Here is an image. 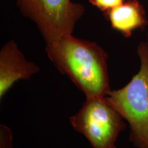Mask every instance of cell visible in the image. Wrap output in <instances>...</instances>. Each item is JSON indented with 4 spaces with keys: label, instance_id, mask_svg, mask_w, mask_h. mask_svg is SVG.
<instances>
[{
    "label": "cell",
    "instance_id": "cell-1",
    "mask_svg": "<svg viewBox=\"0 0 148 148\" xmlns=\"http://www.w3.org/2000/svg\"><path fill=\"white\" fill-rule=\"evenodd\" d=\"M45 50L56 69L86 98L104 97L110 92L108 56L97 42L70 34L46 43Z\"/></svg>",
    "mask_w": 148,
    "mask_h": 148
},
{
    "label": "cell",
    "instance_id": "cell-2",
    "mask_svg": "<svg viewBox=\"0 0 148 148\" xmlns=\"http://www.w3.org/2000/svg\"><path fill=\"white\" fill-rule=\"evenodd\" d=\"M140 68L130 81L119 89L111 90L106 100L130 127L129 140L135 147L148 148V46L137 47Z\"/></svg>",
    "mask_w": 148,
    "mask_h": 148
},
{
    "label": "cell",
    "instance_id": "cell-3",
    "mask_svg": "<svg viewBox=\"0 0 148 148\" xmlns=\"http://www.w3.org/2000/svg\"><path fill=\"white\" fill-rule=\"evenodd\" d=\"M69 121L73 129L84 135L92 148H116V140L127 125L106 97L86 98Z\"/></svg>",
    "mask_w": 148,
    "mask_h": 148
},
{
    "label": "cell",
    "instance_id": "cell-4",
    "mask_svg": "<svg viewBox=\"0 0 148 148\" xmlns=\"http://www.w3.org/2000/svg\"><path fill=\"white\" fill-rule=\"evenodd\" d=\"M23 15L34 22L45 43L73 34L85 12L82 3L72 0H17Z\"/></svg>",
    "mask_w": 148,
    "mask_h": 148
},
{
    "label": "cell",
    "instance_id": "cell-5",
    "mask_svg": "<svg viewBox=\"0 0 148 148\" xmlns=\"http://www.w3.org/2000/svg\"><path fill=\"white\" fill-rule=\"evenodd\" d=\"M39 71V66L27 60L14 40L5 42L0 51V99L18 80L29 79Z\"/></svg>",
    "mask_w": 148,
    "mask_h": 148
},
{
    "label": "cell",
    "instance_id": "cell-6",
    "mask_svg": "<svg viewBox=\"0 0 148 148\" xmlns=\"http://www.w3.org/2000/svg\"><path fill=\"white\" fill-rule=\"evenodd\" d=\"M111 27L128 38L148 24L145 11L138 0H127L104 13Z\"/></svg>",
    "mask_w": 148,
    "mask_h": 148
},
{
    "label": "cell",
    "instance_id": "cell-7",
    "mask_svg": "<svg viewBox=\"0 0 148 148\" xmlns=\"http://www.w3.org/2000/svg\"><path fill=\"white\" fill-rule=\"evenodd\" d=\"M12 132L7 125L3 123L0 125V148L13 147Z\"/></svg>",
    "mask_w": 148,
    "mask_h": 148
},
{
    "label": "cell",
    "instance_id": "cell-8",
    "mask_svg": "<svg viewBox=\"0 0 148 148\" xmlns=\"http://www.w3.org/2000/svg\"><path fill=\"white\" fill-rule=\"evenodd\" d=\"M124 0H89V3L105 13L121 5Z\"/></svg>",
    "mask_w": 148,
    "mask_h": 148
},
{
    "label": "cell",
    "instance_id": "cell-9",
    "mask_svg": "<svg viewBox=\"0 0 148 148\" xmlns=\"http://www.w3.org/2000/svg\"><path fill=\"white\" fill-rule=\"evenodd\" d=\"M146 43H147V45L148 46V32L147 34V40H146Z\"/></svg>",
    "mask_w": 148,
    "mask_h": 148
}]
</instances>
